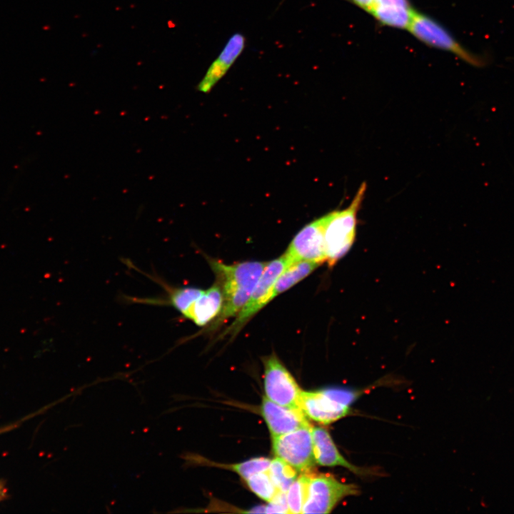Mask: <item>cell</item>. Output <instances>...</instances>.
I'll return each instance as SVG.
<instances>
[{
	"label": "cell",
	"instance_id": "cell-1",
	"mask_svg": "<svg viewBox=\"0 0 514 514\" xmlns=\"http://www.w3.org/2000/svg\"><path fill=\"white\" fill-rule=\"evenodd\" d=\"M208 263L223 293V303L215 322L216 326L239 313L248 301L268 263L246 261L228 265L211 258L208 259Z\"/></svg>",
	"mask_w": 514,
	"mask_h": 514
},
{
	"label": "cell",
	"instance_id": "cell-2",
	"mask_svg": "<svg viewBox=\"0 0 514 514\" xmlns=\"http://www.w3.org/2000/svg\"><path fill=\"white\" fill-rule=\"evenodd\" d=\"M366 183H363L346 208L328 213L325 228L326 262L333 266L352 247L356 233L357 213L363 201Z\"/></svg>",
	"mask_w": 514,
	"mask_h": 514
},
{
	"label": "cell",
	"instance_id": "cell-3",
	"mask_svg": "<svg viewBox=\"0 0 514 514\" xmlns=\"http://www.w3.org/2000/svg\"><path fill=\"white\" fill-rule=\"evenodd\" d=\"M408 30L425 44L449 51L470 65L481 67L488 62L484 56L465 49L444 27L423 14L414 11Z\"/></svg>",
	"mask_w": 514,
	"mask_h": 514
},
{
	"label": "cell",
	"instance_id": "cell-4",
	"mask_svg": "<svg viewBox=\"0 0 514 514\" xmlns=\"http://www.w3.org/2000/svg\"><path fill=\"white\" fill-rule=\"evenodd\" d=\"M359 493L354 484L344 483L330 475H309L301 513H329L348 496Z\"/></svg>",
	"mask_w": 514,
	"mask_h": 514
},
{
	"label": "cell",
	"instance_id": "cell-5",
	"mask_svg": "<svg viewBox=\"0 0 514 514\" xmlns=\"http://www.w3.org/2000/svg\"><path fill=\"white\" fill-rule=\"evenodd\" d=\"M288 265L284 254L267 263L248 301L236 316L233 323L222 333L221 337H235L256 313L271 301L273 285Z\"/></svg>",
	"mask_w": 514,
	"mask_h": 514
},
{
	"label": "cell",
	"instance_id": "cell-6",
	"mask_svg": "<svg viewBox=\"0 0 514 514\" xmlns=\"http://www.w3.org/2000/svg\"><path fill=\"white\" fill-rule=\"evenodd\" d=\"M311 429L310 425L272 437L274 455L291 465L298 473H308L316 463Z\"/></svg>",
	"mask_w": 514,
	"mask_h": 514
},
{
	"label": "cell",
	"instance_id": "cell-7",
	"mask_svg": "<svg viewBox=\"0 0 514 514\" xmlns=\"http://www.w3.org/2000/svg\"><path fill=\"white\" fill-rule=\"evenodd\" d=\"M263 363L266 396L278 405L301 409L302 390L288 369L275 354L265 358Z\"/></svg>",
	"mask_w": 514,
	"mask_h": 514
},
{
	"label": "cell",
	"instance_id": "cell-8",
	"mask_svg": "<svg viewBox=\"0 0 514 514\" xmlns=\"http://www.w3.org/2000/svg\"><path fill=\"white\" fill-rule=\"evenodd\" d=\"M326 214L305 226L293 238L284 255L290 264L307 261L321 264L326 261L325 228Z\"/></svg>",
	"mask_w": 514,
	"mask_h": 514
},
{
	"label": "cell",
	"instance_id": "cell-9",
	"mask_svg": "<svg viewBox=\"0 0 514 514\" xmlns=\"http://www.w3.org/2000/svg\"><path fill=\"white\" fill-rule=\"evenodd\" d=\"M300 408L308 418L323 425L337 421L351 411L349 406L332 400L321 390H302Z\"/></svg>",
	"mask_w": 514,
	"mask_h": 514
},
{
	"label": "cell",
	"instance_id": "cell-10",
	"mask_svg": "<svg viewBox=\"0 0 514 514\" xmlns=\"http://www.w3.org/2000/svg\"><path fill=\"white\" fill-rule=\"evenodd\" d=\"M261 413L272 437L284 435L311 425L301 409L278 405L266 396L263 398Z\"/></svg>",
	"mask_w": 514,
	"mask_h": 514
},
{
	"label": "cell",
	"instance_id": "cell-11",
	"mask_svg": "<svg viewBox=\"0 0 514 514\" xmlns=\"http://www.w3.org/2000/svg\"><path fill=\"white\" fill-rule=\"evenodd\" d=\"M246 46V38L241 33L233 34L224 48L208 68L204 76L197 86L202 93H208L225 76L229 69L242 54Z\"/></svg>",
	"mask_w": 514,
	"mask_h": 514
},
{
	"label": "cell",
	"instance_id": "cell-12",
	"mask_svg": "<svg viewBox=\"0 0 514 514\" xmlns=\"http://www.w3.org/2000/svg\"><path fill=\"white\" fill-rule=\"evenodd\" d=\"M313 455L316 463L323 466H342L359 475L367 470L348 462L338 451L329 433L322 427H312Z\"/></svg>",
	"mask_w": 514,
	"mask_h": 514
},
{
	"label": "cell",
	"instance_id": "cell-13",
	"mask_svg": "<svg viewBox=\"0 0 514 514\" xmlns=\"http://www.w3.org/2000/svg\"><path fill=\"white\" fill-rule=\"evenodd\" d=\"M223 303L221 285L216 283L206 291L183 314L196 326H203L220 313Z\"/></svg>",
	"mask_w": 514,
	"mask_h": 514
},
{
	"label": "cell",
	"instance_id": "cell-14",
	"mask_svg": "<svg viewBox=\"0 0 514 514\" xmlns=\"http://www.w3.org/2000/svg\"><path fill=\"white\" fill-rule=\"evenodd\" d=\"M162 286L167 296L166 298H135L136 301L153 305L171 306L182 315L203 294V290L194 287H172L163 281L152 277Z\"/></svg>",
	"mask_w": 514,
	"mask_h": 514
},
{
	"label": "cell",
	"instance_id": "cell-15",
	"mask_svg": "<svg viewBox=\"0 0 514 514\" xmlns=\"http://www.w3.org/2000/svg\"><path fill=\"white\" fill-rule=\"evenodd\" d=\"M414 11L410 6L373 4L369 13L383 24L408 29Z\"/></svg>",
	"mask_w": 514,
	"mask_h": 514
},
{
	"label": "cell",
	"instance_id": "cell-16",
	"mask_svg": "<svg viewBox=\"0 0 514 514\" xmlns=\"http://www.w3.org/2000/svg\"><path fill=\"white\" fill-rule=\"evenodd\" d=\"M320 265L307 261H297L288 265L273 285L271 296V301L307 277Z\"/></svg>",
	"mask_w": 514,
	"mask_h": 514
},
{
	"label": "cell",
	"instance_id": "cell-17",
	"mask_svg": "<svg viewBox=\"0 0 514 514\" xmlns=\"http://www.w3.org/2000/svg\"><path fill=\"white\" fill-rule=\"evenodd\" d=\"M268 471L276 486L283 493L287 492L298 478V471L279 458L271 460Z\"/></svg>",
	"mask_w": 514,
	"mask_h": 514
},
{
	"label": "cell",
	"instance_id": "cell-18",
	"mask_svg": "<svg viewBox=\"0 0 514 514\" xmlns=\"http://www.w3.org/2000/svg\"><path fill=\"white\" fill-rule=\"evenodd\" d=\"M248 488L262 500L270 502L280 491L268 470L256 473L246 480Z\"/></svg>",
	"mask_w": 514,
	"mask_h": 514
},
{
	"label": "cell",
	"instance_id": "cell-19",
	"mask_svg": "<svg viewBox=\"0 0 514 514\" xmlns=\"http://www.w3.org/2000/svg\"><path fill=\"white\" fill-rule=\"evenodd\" d=\"M308 473H303L291 484L286 492L288 513H301L306 497Z\"/></svg>",
	"mask_w": 514,
	"mask_h": 514
},
{
	"label": "cell",
	"instance_id": "cell-20",
	"mask_svg": "<svg viewBox=\"0 0 514 514\" xmlns=\"http://www.w3.org/2000/svg\"><path fill=\"white\" fill-rule=\"evenodd\" d=\"M271 460L267 458H253L248 460L231 465L229 469L238 474L244 480L251 475L268 470Z\"/></svg>",
	"mask_w": 514,
	"mask_h": 514
},
{
	"label": "cell",
	"instance_id": "cell-21",
	"mask_svg": "<svg viewBox=\"0 0 514 514\" xmlns=\"http://www.w3.org/2000/svg\"><path fill=\"white\" fill-rule=\"evenodd\" d=\"M332 400L349 406L360 395L361 392L345 388H329L321 390Z\"/></svg>",
	"mask_w": 514,
	"mask_h": 514
},
{
	"label": "cell",
	"instance_id": "cell-22",
	"mask_svg": "<svg viewBox=\"0 0 514 514\" xmlns=\"http://www.w3.org/2000/svg\"><path fill=\"white\" fill-rule=\"evenodd\" d=\"M266 506V513H288L286 493L279 491Z\"/></svg>",
	"mask_w": 514,
	"mask_h": 514
},
{
	"label": "cell",
	"instance_id": "cell-23",
	"mask_svg": "<svg viewBox=\"0 0 514 514\" xmlns=\"http://www.w3.org/2000/svg\"><path fill=\"white\" fill-rule=\"evenodd\" d=\"M353 1L368 12H370L374 3V0H353Z\"/></svg>",
	"mask_w": 514,
	"mask_h": 514
},
{
	"label": "cell",
	"instance_id": "cell-24",
	"mask_svg": "<svg viewBox=\"0 0 514 514\" xmlns=\"http://www.w3.org/2000/svg\"><path fill=\"white\" fill-rule=\"evenodd\" d=\"M5 430H6V429L0 430V433H1V432H3V431H5Z\"/></svg>",
	"mask_w": 514,
	"mask_h": 514
}]
</instances>
